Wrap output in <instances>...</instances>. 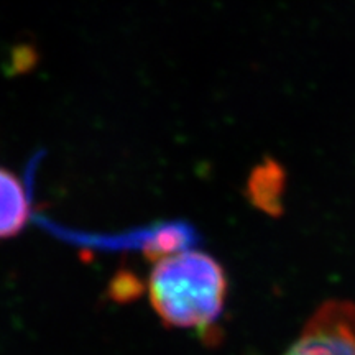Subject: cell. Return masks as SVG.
<instances>
[{
    "mask_svg": "<svg viewBox=\"0 0 355 355\" xmlns=\"http://www.w3.org/2000/svg\"><path fill=\"white\" fill-rule=\"evenodd\" d=\"M148 295L168 327L211 331L224 311L227 277L219 261L204 252H176L155 263Z\"/></svg>",
    "mask_w": 355,
    "mask_h": 355,
    "instance_id": "obj_1",
    "label": "cell"
},
{
    "mask_svg": "<svg viewBox=\"0 0 355 355\" xmlns=\"http://www.w3.org/2000/svg\"><path fill=\"white\" fill-rule=\"evenodd\" d=\"M30 204L21 181L0 168V239L20 234L28 222Z\"/></svg>",
    "mask_w": 355,
    "mask_h": 355,
    "instance_id": "obj_3",
    "label": "cell"
},
{
    "mask_svg": "<svg viewBox=\"0 0 355 355\" xmlns=\"http://www.w3.org/2000/svg\"><path fill=\"white\" fill-rule=\"evenodd\" d=\"M285 355H355V304L324 303Z\"/></svg>",
    "mask_w": 355,
    "mask_h": 355,
    "instance_id": "obj_2",
    "label": "cell"
}]
</instances>
